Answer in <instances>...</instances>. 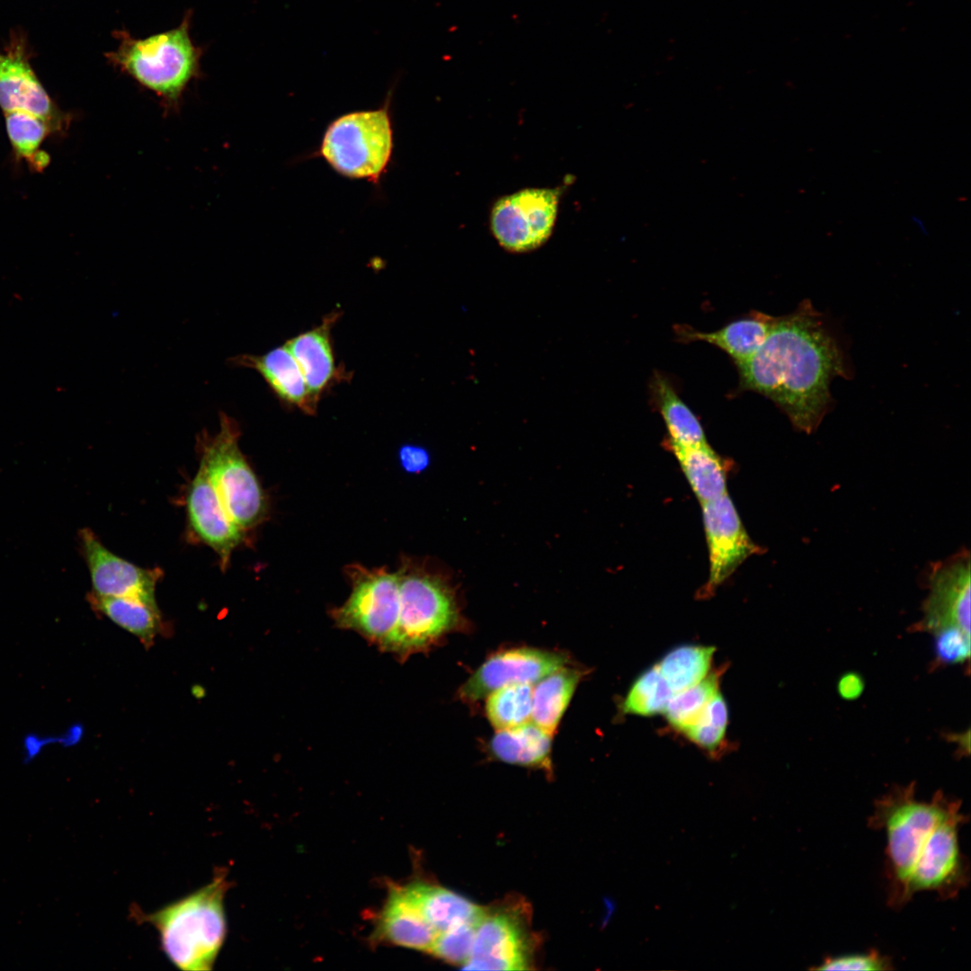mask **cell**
Instances as JSON below:
<instances>
[{
  "instance_id": "cell-1",
  "label": "cell",
  "mask_w": 971,
  "mask_h": 971,
  "mask_svg": "<svg viewBox=\"0 0 971 971\" xmlns=\"http://www.w3.org/2000/svg\"><path fill=\"white\" fill-rule=\"evenodd\" d=\"M868 818L871 829L886 834V904L900 910L915 894L934 892L941 900L956 898L970 879V866L959 845V830L968 822L961 800L936 791L918 800L916 784L895 785L875 800Z\"/></svg>"
},
{
  "instance_id": "cell-2",
  "label": "cell",
  "mask_w": 971,
  "mask_h": 971,
  "mask_svg": "<svg viewBox=\"0 0 971 971\" xmlns=\"http://www.w3.org/2000/svg\"><path fill=\"white\" fill-rule=\"evenodd\" d=\"M736 368L742 390L771 400L806 433L816 430L832 405L833 379L848 374L837 339L807 299L775 316L759 349Z\"/></svg>"
},
{
  "instance_id": "cell-3",
  "label": "cell",
  "mask_w": 971,
  "mask_h": 971,
  "mask_svg": "<svg viewBox=\"0 0 971 971\" xmlns=\"http://www.w3.org/2000/svg\"><path fill=\"white\" fill-rule=\"evenodd\" d=\"M230 887L227 872L210 883L150 913H135L159 934L162 949L183 971H209L227 931L224 899Z\"/></svg>"
},
{
  "instance_id": "cell-4",
  "label": "cell",
  "mask_w": 971,
  "mask_h": 971,
  "mask_svg": "<svg viewBox=\"0 0 971 971\" xmlns=\"http://www.w3.org/2000/svg\"><path fill=\"white\" fill-rule=\"evenodd\" d=\"M192 10L175 28L135 38L126 30H115L119 41L105 53L109 64L154 93L167 108L177 106L190 83L200 76L203 49L190 34Z\"/></svg>"
},
{
  "instance_id": "cell-5",
  "label": "cell",
  "mask_w": 971,
  "mask_h": 971,
  "mask_svg": "<svg viewBox=\"0 0 971 971\" xmlns=\"http://www.w3.org/2000/svg\"><path fill=\"white\" fill-rule=\"evenodd\" d=\"M397 573L398 620L382 651L404 661L430 648L451 631L459 615L452 590L439 576L408 566Z\"/></svg>"
},
{
  "instance_id": "cell-6",
  "label": "cell",
  "mask_w": 971,
  "mask_h": 971,
  "mask_svg": "<svg viewBox=\"0 0 971 971\" xmlns=\"http://www.w3.org/2000/svg\"><path fill=\"white\" fill-rule=\"evenodd\" d=\"M389 94L382 107L343 114L327 127L320 156L338 174L377 183L393 150Z\"/></svg>"
},
{
  "instance_id": "cell-7",
  "label": "cell",
  "mask_w": 971,
  "mask_h": 971,
  "mask_svg": "<svg viewBox=\"0 0 971 971\" xmlns=\"http://www.w3.org/2000/svg\"><path fill=\"white\" fill-rule=\"evenodd\" d=\"M236 421L220 413L219 430L202 440L201 463L231 520L242 530L255 526L265 514L261 486L238 446Z\"/></svg>"
},
{
  "instance_id": "cell-8",
  "label": "cell",
  "mask_w": 971,
  "mask_h": 971,
  "mask_svg": "<svg viewBox=\"0 0 971 971\" xmlns=\"http://www.w3.org/2000/svg\"><path fill=\"white\" fill-rule=\"evenodd\" d=\"M530 905L518 897L485 907L462 969H531L539 940L530 929Z\"/></svg>"
},
{
  "instance_id": "cell-9",
  "label": "cell",
  "mask_w": 971,
  "mask_h": 971,
  "mask_svg": "<svg viewBox=\"0 0 971 971\" xmlns=\"http://www.w3.org/2000/svg\"><path fill=\"white\" fill-rule=\"evenodd\" d=\"M348 575L352 592L342 606L332 610L331 616L338 628L360 634L382 651L398 620V573L354 565L348 569Z\"/></svg>"
},
{
  "instance_id": "cell-10",
  "label": "cell",
  "mask_w": 971,
  "mask_h": 971,
  "mask_svg": "<svg viewBox=\"0 0 971 971\" xmlns=\"http://www.w3.org/2000/svg\"><path fill=\"white\" fill-rule=\"evenodd\" d=\"M560 194L558 188H527L499 198L489 217L498 244L513 253L544 245L554 230Z\"/></svg>"
},
{
  "instance_id": "cell-11",
  "label": "cell",
  "mask_w": 971,
  "mask_h": 971,
  "mask_svg": "<svg viewBox=\"0 0 971 971\" xmlns=\"http://www.w3.org/2000/svg\"><path fill=\"white\" fill-rule=\"evenodd\" d=\"M970 554L964 548L931 566L923 616L915 629L933 633L955 626L970 634Z\"/></svg>"
},
{
  "instance_id": "cell-12",
  "label": "cell",
  "mask_w": 971,
  "mask_h": 971,
  "mask_svg": "<svg viewBox=\"0 0 971 971\" xmlns=\"http://www.w3.org/2000/svg\"><path fill=\"white\" fill-rule=\"evenodd\" d=\"M700 505L708 552V575L702 595L708 596L759 548L747 533L727 493Z\"/></svg>"
},
{
  "instance_id": "cell-13",
  "label": "cell",
  "mask_w": 971,
  "mask_h": 971,
  "mask_svg": "<svg viewBox=\"0 0 971 971\" xmlns=\"http://www.w3.org/2000/svg\"><path fill=\"white\" fill-rule=\"evenodd\" d=\"M29 59L23 37L13 35L0 52V108L4 112L33 114L47 121L54 133L60 132L68 125L69 117L49 97Z\"/></svg>"
},
{
  "instance_id": "cell-14",
  "label": "cell",
  "mask_w": 971,
  "mask_h": 971,
  "mask_svg": "<svg viewBox=\"0 0 971 971\" xmlns=\"http://www.w3.org/2000/svg\"><path fill=\"white\" fill-rule=\"evenodd\" d=\"M560 653L535 648H513L490 656L460 687L461 699L475 702L506 685L533 684L566 666Z\"/></svg>"
},
{
  "instance_id": "cell-15",
  "label": "cell",
  "mask_w": 971,
  "mask_h": 971,
  "mask_svg": "<svg viewBox=\"0 0 971 971\" xmlns=\"http://www.w3.org/2000/svg\"><path fill=\"white\" fill-rule=\"evenodd\" d=\"M94 593L104 597H134L156 601L155 589L161 576L159 569L139 567L115 555L100 541L93 530L78 533Z\"/></svg>"
},
{
  "instance_id": "cell-16",
  "label": "cell",
  "mask_w": 971,
  "mask_h": 971,
  "mask_svg": "<svg viewBox=\"0 0 971 971\" xmlns=\"http://www.w3.org/2000/svg\"><path fill=\"white\" fill-rule=\"evenodd\" d=\"M186 506L191 528L216 552L221 567L227 568L244 530L227 514L201 462L190 485Z\"/></svg>"
},
{
  "instance_id": "cell-17",
  "label": "cell",
  "mask_w": 971,
  "mask_h": 971,
  "mask_svg": "<svg viewBox=\"0 0 971 971\" xmlns=\"http://www.w3.org/2000/svg\"><path fill=\"white\" fill-rule=\"evenodd\" d=\"M340 316L339 311L325 316L320 325L286 342L303 375L315 407L334 381L344 379L335 364L331 343V329Z\"/></svg>"
},
{
  "instance_id": "cell-18",
  "label": "cell",
  "mask_w": 971,
  "mask_h": 971,
  "mask_svg": "<svg viewBox=\"0 0 971 971\" xmlns=\"http://www.w3.org/2000/svg\"><path fill=\"white\" fill-rule=\"evenodd\" d=\"M230 361L256 370L281 402L308 414L316 412L301 370L285 343L261 355L240 354Z\"/></svg>"
},
{
  "instance_id": "cell-19",
  "label": "cell",
  "mask_w": 971,
  "mask_h": 971,
  "mask_svg": "<svg viewBox=\"0 0 971 971\" xmlns=\"http://www.w3.org/2000/svg\"><path fill=\"white\" fill-rule=\"evenodd\" d=\"M399 888L437 934L464 923L479 922L485 910L440 885L415 881Z\"/></svg>"
},
{
  "instance_id": "cell-20",
  "label": "cell",
  "mask_w": 971,
  "mask_h": 971,
  "mask_svg": "<svg viewBox=\"0 0 971 971\" xmlns=\"http://www.w3.org/2000/svg\"><path fill=\"white\" fill-rule=\"evenodd\" d=\"M775 316L751 311L712 332L698 331L686 325H676L674 332L682 343L705 342L726 352L735 366L747 361L764 342Z\"/></svg>"
},
{
  "instance_id": "cell-21",
  "label": "cell",
  "mask_w": 971,
  "mask_h": 971,
  "mask_svg": "<svg viewBox=\"0 0 971 971\" xmlns=\"http://www.w3.org/2000/svg\"><path fill=\"white\" fill-rule=\"evenodd\" d=\"M377 935L396 946L429 952L437 933L407 901L399 886H394L381 912Z\"/></svg>"
},
{
  "instance_id": "cell-22",
  "label": "cell",
  "mask_w": 971,
  "mask_h": 971,
  "mask_svg": "<svg viewBox=\"0 0 971 971\" xmlns=\"http://www.w3.org/2000/svg\"><path fill=\"white\" fill-rule=\"evenodd\" d=\"M666 446L700 504L727 493L726 466L708 443L685 446L666 441Z\"/></svg>"
},
{
  "instance_id": "cell-23",
  "label": "cell",
  "mask_w": 971,
  "mask_h": 971,
  "mask_svg": "<svg viewBox=\"0 0 971 971\" xmlns=\"http://www.w3.org/2000/svg\"><path fill=\"white\" fill-rule=\"evenodd\" d=\"M553 734L532 721L497 730L490 751L498 760L521 766L550 770Z\"/></svg>"
},
{
  "instance_id": "cell-24",
  "label": "cell",
  "mask_w": 971,
  "mask_h": 971,
  "mask_svg": "<svg viewBox=\"0 0 971 971\" xmlns=\"http://www.w3.org/2000/svg\"><path fill=\"white\" fill-rule=\"evenodd\" d=\"M649 388L655 406L667 429L666 441L685 446L708 443L699 420L665 376L658 372L654 374Z\"/></svg>"
},
{
  "instance_id": "cell-25",
  "label": "cell",
  "mask_w": 971,
  "mask_h": 971,
  "mask_svg": "<svg viewBox=\"0 0 971 971\" xmlns=\"http://www.w3.org/2000/svg\"><path fill=\"white\" fill-rule=\"evenodd\" d=\"M87 600L95 611L102 613L136 636L146 647L151 646L162 627L156 601L134 597H104L94 592L88 593Z\"/></svg>"
},
{
  "instance_id": "cell-26",
  "label": "cell",
  "mask_w": 971,
  "mask_h": 971,
  "mask_svg": "<svg viewBox=\"0 0 971 971\" xmlns=\"http://www.w3.org/2000/svg\"><path fill=\"white\" fill-rule=\"evenodd\" d=\"M582 675L581 671L564 666L537 681L532 688V722L553 734Z\"/></svg>"
},
{
  "instance_id": "cell-27",
  "label": "cell",
  "mask_w": 971,
  "mask_h": 971,
  "mask_svg": "<svg viewBox=\"0 0 971 971\" xmlns=\"http://www.w3.org/2000/svg\"><path fill=\"white\" fill-rule=\"evenodd\" d=\"M4 113L7 137L15 159L24 160L29 166L42 172L49 164V156L40 147L48 136L54 133L50 125L40 117L22 111Z\"/></svg>"
},
{
  "instance_id": "cell-28",
  "label": "cell",
  "mask_w": 971,
  "mask_h": 971,
  "mask_svg": "<svg viewBox=\"0 0 971 971\" xmlns=\"http://www.w3.org/2000/svg\"><path fill=\"white\" fill-rule=\"evenodd\" d=\"M715 650L714 646L682 645L670 650L655 665L676 694L707 677Z\"/></svg>"
},
{
  "instance_id": "cell-29",
  "label": "cell",
  "mask_w": 971,
  "mask_h": 971,
  "mask_svg": "<svg viewBox=\"0 0 971 971\" xmlns=\"http://www.w3.org/2000/svg\"><path fill=\"white\" fill-rule=\"evenodd\" d=\"M532 688V684L520 683L506 685L491 692L486 703L490 723L500 730L530 721Z\"/></svg>"
},
{
  "instance_id": "cell-30",
  "label": "cell",
  "mask_w": 971,
  "mask_h": 971,
  "mask_svg": "<svg viewBox=\"0 0 971 971\" xmlns=\"http://www.w3.org/2000/svg\"><path fill=\"white\" fill-rule=\"evenodd\" d=\"M673 695L657 666L654 665L634 681L620 709L623 714L654 716L664 712Z\"/></svg>"
},
{
  "instance_id": "cell-31",
  "label": "cell",
  "mask_w": 971,
  "mask_h": 971,
  "mask_svg": "<svg viewBox=\"0 0 971 971\" xmlns=\"http://www.w3.org/2000/svg\"><path fill=\"white\" fill-rule=\"evenodd\" d=\"M721 675V670L710 672L701 681L672 698L664 712L672 727L681 732L699 718L719 692Z\"/></svg>"
},
{
  "instance_id": "cell-32",
  "label": "cell",
  "mask_w": 971,
  "mask_h": 971,
  "mask_svg": "<svg viewBox=\"0 0 971 971\" xmlns=\"http://www.w3.org/2000/svg\"><path fill=\"white\" fill-rule=\"evenodd\" d=\"M727 723V705L718 692L699 718L681 733L711 757H718L725 750Z\"/></svg>"
},
{
  "instance_id": "cell-33",
  "label": "cell",
  "mask_w": 971,
  "mask_h": 971,
  "mask_svg": "<svg viewBox=\"0 0 971 971\" xmlns=\"http://www.w3.org/2000/svg\"><path fill=\"white\" fill-rule=\"evenodd\" d=\"M477 923H464L438 933L429 953L462 967L471 954Z\"/></svg>"
},
{
  "instance_id": "cell-34",
  "label": "cell",
  "mask_w": 971,
  "mask_h": 971,
  "mask_svg": "<svg viewBox=\"0 0 971 971\" xmlns=\"http://www.w3.org/2000/svg\"><path fill=\"white\" fill-rule=\"evenodd\" d=\"M934 666L964 663L969 660L970 634L960 628L949 626L935 632Z\"/></svg>"
},
{
  "instance_id": "cell-35",
  "label": "cell",
  "mask_w": 971,
  "mask_h": 971,
  "mask_svg": "<svg viewBox=\"0 0 971 971\" xmlns=\"http://www.w3.org/2000/svg\"><path fill=\"white\" fill-rule=\"evenodd\" d=\"M813 970H861L884 971L894 969L892 959L876 949L862 953H850L826 957Z\"/></svg>"
},
{
  "instance_id": "cell-36",
  "label": "cell",
  "mask_w": 971,
  "mask_h": 971,
  "mask_svg": "<svg viewBox=\"0 0 971 971\" xmlns=\"http://www.w3.org/2000/svg\"><path fill=\"white\" fill-rule=\"evenodd\" d=\"M398 459L402 468L411 474L421 473L430 464L429 452L414 444L402 445L398 450Z\"/></svg>"
},
{
  "instance_id": "cell-37",
  "label": "cell",
  "mask_w": 971,
  "mask_h": 971,
  "mask_svg": "<svg viewBox=\"0 0 971 971\" xmlns=\"http://www.w3.org/2000/svg\"><path fill=\"white\" fill-rule=\"evenodd\" d=\"M864 682L861 676L855 673L842 675L838 682V691L845 699H854L863 691Z\"/></svg>"
},
{
  "instance_id": "cell-38",
  "label": "cell",
  "mask_w": 971,
  "mask_h": 971,
  "mask_svg": "<svg viewBox=\"0 0 971 971\" xmlns=\"http://www.w3.org/2000/svg\"><path fill=\"white\" fill-rule=\"evenodd\" d=\"M911 220L912 223L914 224L919 230H921L924 234H927V228L924 225L923 220L920 217L913 215L911 216Z\"/></svg>"
}]
</instances>
